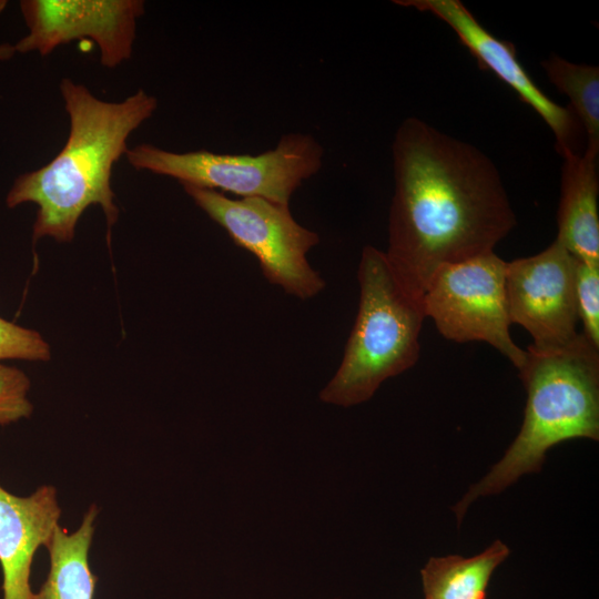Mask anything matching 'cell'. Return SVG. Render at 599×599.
Masks as SVG:
<instances>
[{"label": "cell", "instance_id": "cell-1", "mask_svg": "<svg viewBox=\"0 0 599 599\" xmlns=\"http://www.w3.org/2000/svg\"><path fill=\"white\" fill-rule=\"evenodd\" d=\"M392 155L385 255L403 290L423 300L439 268L493 253L516 215L494 162L420 119L399 124Z\"/></svg>", "mask_w": 599, "mask_h": 599}, {"label": "cell", "instance_id": "cell-2", "mask_svg": "<svg viewBox=\"0 0 599 599\" xmlns=\"http://www.w3.org/2000/svg\"><path fill=\"white\" fill-rule=\"evenodd\" d=\"M60 91L70 119L64 146L45 165L19 175L6 199L8 207L38 205L34 241L44 236L72 241L79 219L92 204L102 207L109 227L116 222L113 165L129 150L131 133L158 108L156 99L143 90L121 102H108L64 78Z\"/></svg>", "mask_w": 599, "mask_h": 599}, {"label": "cell", "instance_id": "cell-3", "mask_svg": "<svg viewBox=\"0 0 599 599\" xmlns=\"http://www.w3.org/2000/svg\"><path fill=\"white\" fill-rule=\"evenodd\" d=\"M518 370L527 390L521 428L500 460L453 507L458 524L477 498L540 471L554 446L575 438L599 439V348L582 333L555 349L530 345Z\"/></svg>", "mask_w": 599, "mask_h": 599}, {"label": "cell", "instance_id": "cell-4", "mask_svg": "<svg viewBox=\"0 0 599 599\" xmlns=\"http://www.w3.org/2000/svg\"><path fill=\"white\" fill-rule=\"evenodd\" d=\"M357 278L359 304L341 364L321 390L326 404L351 407L372 398L387 378L413 367L426 317L423 300L406 293L385 252L366 245Z\"/></svg>", "mask_w": 599, "mask_h": 599}, {"label": "cell", "instance_id": "cell-5", "mask_svg": "<svg viewBox=\"0 0 599 599\" xmlns=\"http://www.w3.org/2000/svg\"><path fill=\"white\" fill-rule=\"evenodd\" d=\"M125 155L136 170L181 184L290 205L293 193L321 170L324 149L312 134L297 132L281 136L274 149L256 155L206 150L177 153L151 144H139Z\"/></svg>", "mask_w": 599, "mask_h": 599}, {"label": "cell", "instance_id": "cell-6", "mask_svg": "<svg viewBox=\"0 0 599 599\" xmlns=\"http://www.w3.org/2000/svg\"><path fill=\"white\" fill-rule=\"evenodd\" d=\"M186 194L232 241L252 253L263 276L300 300H309L325 287L306 255L319 235L293 217L290 205L263 197L230 199L224 193L182 184Z\"/></svg>", "mask_w": 599, "mask_h": 599}, {"label": "cell", "instance_id": "cell-7", "mask_svg": "<svg viewBox=\"0 0 599 599\" xmlns=\"http://www.w3.org/2000/svg\"><path fill=\"white\" fill-rule=\"evenodd\" d=\"M506 264L493 252L443 266L430 280L423 302L426 317L445 338L488 343L518 369L526 351L509 332Z\"/></svg>", "mask_w": 599, "mask_h": 599}, {"label": "cell", "instance_id": "cell-8", "mask_svg": "<svg viewBox=\"0 0 599 599\" xmlns=\"http://www.w3.org/2000/svg\"><path fill=\"white\" fill-rule=\"evenodd\" d=\"M578 260L558 241L542 252L507 262L506 298L511 323L532 337L538 349H555L571 343L578 311L576 268Z\"/></svg>", "mask_w": 599, "mask_h": 599}, {"label": "cell", "instance_id": "cell-9", "mask_svg": "<svg viewBox=\"0 0 599 599\" xmlns=\"http://www.w3.org/2000/svg\"><path fill=\"white\" fill-rule=\"evenodd\" d=\"M20 8L29 32L14 44L16 52L48 55L88 38L97 43L102 65L115 68L131 58L144 1L24 0Z\"/></svg>", "mask_w": 599, "mask_h": 599}, {"label": "cell", "instance_id": "cell-10", "mask_svg": "<svg viewBox=\"0 0 599 599\" xmlns=\"http://www.w3.org/2000/svg\"><path fill=\"white\" fill-rule=\"evenodd\" d=\"M396 4L429 12L448 24L479 64L494 72L547 123L561 154L573 148V113L550 100L530 79L517 59L515 47L494 37L458 0H395Z\"/></svg>", "mask_w": 599, "mask_h": 599}, {"label": "cell", "instance_id": "cell-11", "mask_svg": "<svg viewBox=\"0 0 599 599\" xmlns=\"http://www.w3.org/2000/svg\"><path fill=\"white\" fill-rule=\"evenodd\" d=\"M57 489L44 485L28 496L0 485V567L3 599H33L30 577L34 554L47 547L59 525Z\"/></svg>", "mask_w": 599, "mask_h": 599}, {"label": "cell", "instance_id": "cell-12", "mask_svg": "<svg viewBox=\"0 0 599 599\" xmlns=\"http://www.w3.org/2000/svg\"><path fill=\"white\" fill-rule=\"evenodd\" d=\"M560 180L556 241L578 261L599 266L598 155L567 149Z\"/></svg>", "mask_w": 599, "mask_h": 599}, {"label": "cell", "instance_id": "cell-13", "mask_svg": "<svg viewBox=\"0 0 599 599\" xmlns=\"http://www.w3.org/2000/svg\"><path fill=\"white\" fill-rule=\"evenodd\" d=\"M98 508L91 505L80 527L69 534L58 527L45 547L50 569L33 599H94L97 576L89 565V550L95 529Z\"/></svg>", "mask_w": 599, "mask_h": 599}, {"label": "cell", "instance_id": "cell-14", "mask_svg": "<svg viewBox=\"0 0 599 599\" xmlns=\"http://www.w3.org/2000/svg\"><path fill=\"white\" fill-rule=\"evenodd\" d=\"M509 552L506 544L495 540L473 557H432L420 570L425 599H487L491 576Z\"/></svg>", "mask_w": 599, "mask_h": 599}, {"label": "cell", "instance_id": "cell-15", "mask_svg": "<svg viewBox=\"0 0 599 599\" xmlns=\"http://www.w3.org/2000/svg\"><path fill=\"white\" fill-rule=\"evenodd\" d=\"M549 81L571 103L587 133L588 151L599 154V68L577 64L552 54L541 62Z\"/></svg>", "mask_w": 599, "mask_h": 599}, {"label": "cell", "instance_id": "cell-16", "mask_svg": "<svg viewBox=\"0 0 599 599\" xmlns=\"http://www.w3.org/2000/svg\"><path fill=\"white\" fill-rule=\"evenodd\" d=\"M51 348L42 335L0 317V363L4 359L48 362Z\"/></svg>", "mask_w": 599, "mask_h": 599}, {"label": "cell", "instance_id": "cell-17", "mask_svg": "<svg viewBox=\"0 0 599 599\" xmlns=\"http://www.w3.org/2000/svg\"><path fill=\"white\" fill-rule=\"evenodd\" d=\"M575 288L582 334L599 348V266L578 261Z\"/></svg>", "mask_w": 599, "mask_h": 599}, {"label": "cell", "instance_id": "cell-18", "mask_svg": "<svg viewBox=\"0 0 599 599\" xmlns=\"http://www.w3.org/2000/svg\"><path fill=\"white\" fill-rule=\"evenodd\" d=\"M30 386L26 373L0 363V426L30 417L33 410L28 398Z\"/></svg>", "mask_w": 599, "mask_h": 599}, {"label": "cell", "instance_id": "cell-19", "mask_svg": "<svg viewBox=\"0 0 599 599\" xmlns=\"http://www.w3.org/2000/svg\"><path fill=\"white\" fill-rule=\"evenodd\" d=\"M16 53L14 45L9 43L0 44V61L10 60Z\"/></svg>", "mask_w": 599, "mask_h": 599}]
</instances>
